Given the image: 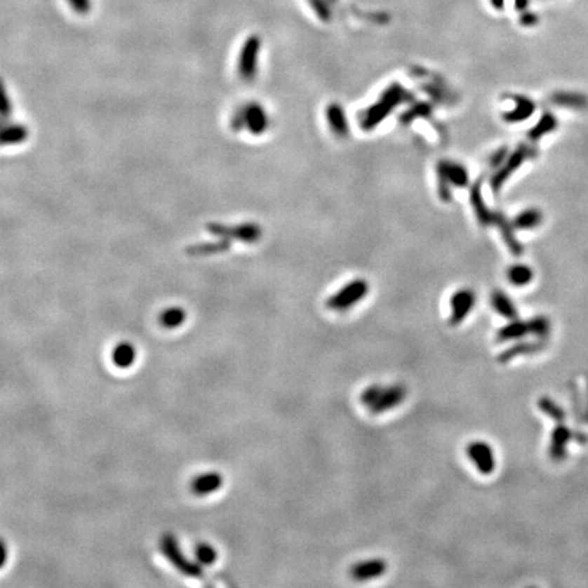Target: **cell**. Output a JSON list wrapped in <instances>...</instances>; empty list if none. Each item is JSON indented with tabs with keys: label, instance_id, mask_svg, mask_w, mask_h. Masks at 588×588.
<instances>
[{
	"label": "cell",
	"instance_id": "obj_1",
	"mask_svg": "<svg viewBox=\"0 0 588 588\" xmlns=\"http://www.w3.org/2000/svg\"><path fill=\"white\" fill-rule=\"evenodd\" d=\"M411 101V93L399 82H394L385 88L377 101L365 108L360 116V124L365 131L375 130L399 105Z\"/></svg>",
	"mask_w": 588,
	"mask_h": 588
},
{
	"label": "cell",
	"instance_id": "obj_2",
	"mask_svg": "<svg viewBox=\"0 0 588 588\" xmlns=\"http://www.w3.org/2000/svg\"><path fill=\"white\" fill-rule=\"evenodd\" d=\"M437 179H439V195L444 202L451 201V187L465 188L470 184L469 171L460 162L443 159L437 163Z\"/></svg>",
	"mask_w": 588,
	"mask_h": 588
},
{
	"label": "cell",
	"instance_id": "obj_3",
	"mask_svg": "<svg viewBox=\"0 0 588 588\" xmlns=\"http://www.w3.org/2000/svg\"><path fill=\"white\" fill-rule=\"evenodd\" d=\"M159 549H161V553L168 559V561L182 575L194 577V579L203 577V566H201L196 560L191 561L182 554L179 541L175 535L169 533L163 534L159 540Z\"/></svg>",
	"mask_w": 588,
	"mask_h": 588
},
{
	"label": "cell",
	"instance_id": "obj_4",
	"mask_svg": "<svg viewBox=\"0 0 588 588\" xmlns=\"http://www.w3.org/2000/svg\"><path fill=\"white\" fill-rule=\"evenodd\" d=\"M368 293H369L368 281L357 278L347 282L345 286L340 288L338 292L333 294L326 301V307L335 312H345L347 309H352L356 304L361 302Z\"/></svg>",
	"mask_w": 588,
	"mask_h": 588
},
{
	"label": "cell",
	"instance_id": "obj_5",
	"mask_svg": "<svg viewBox=\"0 0 588 588\" xmlns=\"http://www.w3.org/2000/svg\"><path fill=\"white\" fill-rule=\"evenodd\" d=\"M538 154V150L534 146L530 145H521L508 159L504 161V163L497 168V172L490 179V187L495 192H498L505 181L508 180L521 165L527 159H535Z\"/></svg>",
	"mask_w": 588,
	"mask_h": 588
},
{
	"label": "cell",
	"instance_id": "obj_6",
	"mask_svg": "<svg viewBox=\"0 0 588 588\" xmlns=\"http://www.w3.org/2000/svg\"><path fill=\"white\" fill-rule=\"evenodd\" d=\"M206 229L220 237V239H225V240H237L241 243H247V244H253L258 243L260 240V237L263 236V230L262 227H259L255 222H246V224H240V225H233V227H227L224 224H217V222H211L208 224Z\"/></svg>",
	"mask_w": 588,
	"mask_h": 588
},
{
	"label": "cell",
	"instance_id": "obj_7",
	"mask_svg": "<svg viewBox=\"0 0 588 588\" xmlns=\"http://www.w3.org/2000/svg\"><path fill=\"white\" fill-rule=\"evenodd\" d=\"M262 41L258 36H249L241 46L237 60V72L239 76L244 82L255 81L258 75V65H259V52H260Z\"/></svg>",
	"mask_w": 588,
	"mask_h": 588
},
{
	"label": "cell",
	"instance_id": "obj_8",
	"mask_svg": "<svg viewBox=\"0 0 588 588\" xmlns=\"http://www.w3.org/2000/svg\"><path fill=\"white\" fill-rule=\"evenodd\" d=\"M570 441H577L580 444H586L588 436L583 432L569 429L564 424H559L550 436V446H549V456L553 462H563L568 453V444Z\"/></svg>",
	"mask_w": 588,
	"mask_h": 588
},
{
	"label": "cell",
	"instance_id": "obj_9",
	"mask_svg": "<svg viewBox=\"0 0 588 588\" xmlns=\"http://www.w3.org/2000/svg\"><path fill=\"white\" fill-rule=\"evenodd\" d=\"M466 453L479 474L492 475L495 473L496 455L490 444L482 440H475L466 447Z\"/></svg>",
	"mask_w": 588,
	"mask_h": 588
},
{
	"label": "cell",
	"instance_id": "obj_10",
	"mask_svg": "<svg viewBox=\"0 0 588 588\" xmlns=\"http://www.w3.org/2000/svg\"><path fill=\"white\" fill-rule=\"evenodd\" d=\"M408 396V388L402 385H383L377 399L368 408L373 415L383 414L392 408H396Z\"/></svg>",
	"mask_w": 588,
	"mask_h": 588
},
{
	"label": "cell",
	"instance_id": "obj_11",
	"mask_svg": "<svg viewBox=\"0 0 588 588\" xmlns=\"http://www.w3.org/2000/svg\"><path fill=\"white\" fill-rule=\"evenodd\" d=\"M241 108L244 116V128L252 135H263L270 127V117L265 107L253 101Z\"/></svg>",
	"mask_w": 588,
	"mask_h": 588
},
{
	"label": "cell",
	"instance_id": "obj_12",
	"mask_svg": "<svg viewBox=\"0 0 588 588\" xmlns=\"http://www.w3.org/2000/svg\"><path fill=\"white\" fill-rule=\"evenodd\" d=\"M476 302V295L474 290L472 289H459L453 293L451 297V315H450V324L451 326H459L466 320V317L472 314L474 309Z\"/></svg>",
	"mask_w": 588,
	"mask_h": 588
},
{
	"label": "cell",
	"instance_id": "obj_13",
	"mask_svg": "<svg viewBox=\"0 0 588 588\" xmlns=\"http://www.w3.org/2000/svg\"><path fill=\"white\" fill-rule=\"evenodd\" d=\"M388 569V564L383 559H369L356 563L350 568V576L356 582H369L382 577Z\"/></svg>",
	"mask_w": 588,
	"mask_h": 588
},
{
	"label": "cell",
	"instance_id": "obj_14",
	"mask_svg": "<svg viewBox=\"0 0 588 588\" xmlns=\"http://www.w3.org/2000/svg\"><path fill=\"white\" fill-rule=\"evenodd\" d=\"M470 202L474 208L475 217L482 227L496 224L498 213L488 208V206L485 203V199L482 195V181H475L474 185H472Z\"/></svg>",
	"mask_w": 588,
	"mask_h": 588
},
{
	"label": "cell",
	"instance_id": "obj_15",
	"mask_svg": "<svg viewBox=\"0 0 588 588\" xmlns=\"http://www.w3.org/2000/svg\"><path fill=\"white\" fill-rule=\"evenodd\" d=\"M326 121L328 124L330 131L337 138H347L350 134V126L347 121V116L345 108L338 102H331L326 107Z\"/></svg>",
	"mask_w": 588,
	"mask_h": 588
},
{
	"label": "cell",
	"instance_id": "obj_16",
	"mask_svg": "<svg viewBox=\"0 0 588 588\" xmlns=\"http://www.w3.org/2000/svg\"><path fill=\"white\" fill-rule=\"evenodd\" d=\"M224 485V476L218 472H207L203 474L195 476L191 482V492L198 496L204 497L218 492Z\"/></svg>",
	"mask_w": 588,
	"mask_h": 588
},
{
	"label": "cell",
	"instance_id": "obj_17",
	"mask_svg": "<svg viewBox=\"0 0 588 588\" xmlns=\"http://www.w3.org/2000/svg\"><path fill=\"white\" fill-rule=\"evenodd\" d=\"M546 347V342L544 340H523V342H518L516 345L505 349L504 352H501L498 354L497 362L500 363H508V362L515 360L516 357L521 356H528V354H535L538 352H542L543 349Z\"/></svg>",
	"mask_w": 588,
	"mask_h": 588
},
{
	"label": "cell",
	"instance_id": "obj_18",
	"mask_svg": "<svg viewBox=\"0 0 588 588\" xmlns=\"http://www.w3.org/2000/svg\"><path fill=\"white\" fill-rule=\"evenodd\" d=\"M550 102L563 108L584 111L588 108V97L576 91H557L552 94Z\"/></svg>",
	"mask_w": 588,
	"mask_h": 588
},
{
	"label": "cell",
	"instance_id": "obj_19",
	"mask_svg": "<svg viewBox=\"0 0 588 588\" xmlns=\"http://www.w3.org/2000/svg\"><path fill=\"white\" fill-rule=\"evenodd\" d=\"M512 100L515 101V108L509 112L502 114L504 120L507 123H521L531 117V114L535 112V104L533 100L524 95H514Z\"/></svg>",
	"mask_w": 588,
	"mask_h": 588
},
{
	"label": "cell",
	"instance_id": "obj_20",
	"mask_svg": "<svg viewBox=\"0 0 588 588\" xmlns=\"http://www.w3.org/2000/svg\"><path fill=\"white\" fill-rule=\"evenodd\" d=\"M527 335H531L530 333V324L528 321H523L519 319L509 320L508 324L501 327L496 334L497 342H511V340H519Z\"/></svg>",
	"mask_w": 588,
	"mask_h": 588
},
{
	"label": "cell",
	"instance_id": "obj_21",
	"mask_svg": "<svg viewBox=\"0 0 588 588\" xmlns=\"http://www.w3.org/2000/svg\"><path fill=\"white\" fill-rule=\"evenodd\" d=\"M29 136V130L22 124H3L0 127V146L21 145Z\"/></svg>",
	"mask_w": 588,
	"mask_h": 588
},
{
	"label": "cell",
	"instance_id": "obj_22",
	"mask_svg": "<svg viewBox=\"0 0 588 588\" xmlns=\"http://www.w3.org/2000/svg\"><path fill=\"white\" fill-rule=\"evenodd\" d=\"M136 360L135 346L131 342H120L114 346L112 361L120 369H127L134 365Z\"/></svg>",
	"mask_w": 588,
	"mask_h": 588
},
{
	"label": "cell",
	"instance_id": "obj_23",
	"mask_svg": "<svg viewBox=\"0 0 588 588\" xmlns=\"http://www.w3.org/2000/svg\"><path fill=\"white\" fill-rule=\"evenodd\" d=\"M490 302L493 309L497 312L500 316L505 317L508 320L518 319V309L514 304V301L501 290H495L490 295Z\"/></svg>",
	"mask_w": 588,
	"mask_h": 588
},
{
	"label": "cell",
	"instance_id": "obj_24",
	"mask_svg": "<svg viewBox=\"0 0 588 588\" xmlns=\"http://www.w3.org/2000/svg\"><path fill=\"white\" fill-rule=\"evenodd\" d=\"M500 227V232L502 234V239L507 244V247L511 250V253H514L515 256H519L523 253V246L516 240L515 233H514V225L508 222V220L502 215V214H497V220L496 224Z\"/></svg>",
	"mask_w": 588,
	"mask_h": 588
},
{
	"label": "cell",
	"instance_id": "obj_25",
	"mask_svg": "<svg viewBox=\"0 0 588 588\" xmlns=\"http://www.w3.org/2000/svg\"><path fill=\"white\" fill-rule=\"evenodd\" d=\"M559 126L557 117L550 112H544L541 116V119L538 120V123L528 131V138L531 142H537L540 140L542 136L550 134L552 131H554Z\"/></svg>",
	"mask_w": 588,
	"mask_h": 588
},
{
	"label": "cell",
	"instance_id": "obj_26",
	"mask_svg": "<svg viewBox=\"0 0 588 588\" xmlns=\"http://www.w3.org/2000/svg\"><path fill=\"white\" fill-rule=\"evenodd\" d=\"M542 222V213L538 208H527L519 213L514 221L512 225L515 229L519 230H530L534 227H540Z\"/></svg>",
	"mask_w": 588,
	"mask_h": 588
},
{
	"label": "cell",
	"instance_id": "obj_27",
	"mask_svg": "<svg viewBox=\"0 0 588 588\" xmlns=\"http://www.w3.org/2000/svg\"><path fill=\"white\" fill-rule=\"evenodd\" d=\"M230 248V243L229 240L221 239L218 241L214 243H202V244H195L185 249L188 255L191 256H206V255H215V253H222L227 249Z\"/></svg>",
	"mask_w": 588,
	"mask_h": 588
},
{
	"label": "cell",
	"instance_id": "obj_28",
	"mask_svg": "<svg viewBox=\"0 0 588 588\" xmlns=\"http://www.w3.org/2000/svg\"><path fill=\"white\" fill-rule=\"evenodd\" d=\"M159 324L168 330L180 327L187 320V312L180 307H171L159 314Z\"/></svg>",
	"mask_w": 588,
	"mask_h": 588
},
{
	"label": "cell",
	"instance_id": "obj_29",
	"mask_svg": "<svg viewBox=\"0 0 588 588\" xmlns=\"http://www.w3.org/2000/svg\"><path fill=\"white\" fill-rule=\"evenodd\" d=\"M507 278L511 285L521 288V286L528 285L533 281L534 272L526 265H515L508 269Z\"/></svg>",
	"mask_w": 588,
	"mask_h": 588
},
{
	"label": "cell",
	"instance_id": "obj_30",
	"mask_svg": "<svg viewBox=\"0 0 588 588\" xmlns=\"http://www.w3.org/2000/svg\"><path fill=\"white\" fill-rule=\"evenodd\" d=\"M538 408L542 411L546 417H549L550 420H553L557 424H563L566 421V410L561 408L559 403H556L553 399H550L549 396L540 398Z\"/></svg>",
	"mask_w": 588,
	"mask_h": 588
},
{
	"label": "cell",
	"instance_id": "obj_31",
	"mask_svg": "<svg viewBox=\"0 0 588 588\" xmlns=\"http://www.w3.org/2000/svg\"><path fill=\"white\" fill-rule=\"evenodd\" d=\"M218 559V553L210 543H199L195 547V560L202 566H213Z\"/></svg>",
	"mask_w": 588,
	"mask_h": 588
},
{
	"label": "cell",
	"instance_id": "obj_32",
	"mask_svg": "<svg viewBox=\"0 0 588 588\" xmlns=\"http://www.w3.org/2000/svg\"><path fill=\"white\" fill-rule=\"evenodd\" d=\"M528 324L531 335H534L537 340H547L552 330V324L547 317L542 315L533 317L531 320H528Z\"/></svg>",
	"mask_w": 588,
	"mask_h": 588
},
{
	"label": "cell",
	"instance_id": "obj_33",
	"mask_svg": "<svg viewBox=\"0 0 588 588\" xmlns=\"http://www.w3.org/2000/svg\"><path fill=\"white\" fill-rule=\"evenodd\" d=\"M13 114V104L8 98L4 81L0 78V117L7 120Z\"/></svg>",
	"mask_w": 588,
	"mask_h": 588
},
{
	"label": "cell",
	"instance_id": "obj_34",
	"mask_svg": "<svg viewBox=\"0 0 588 588\" xmlns=\"http://www.w3.org/2000/svg\"><path fill=\"white\" fill-rule=\"evenodd\" d=\"M72 11L78 15H88L91 10V0H67Z\"/></svg>",
	"mask_w": 588,
	"mask_h": 588
},
{
	"label": "cell",
	"instance_id": "obj_35",
	"mask_svg": "<svg viewBox=\"0 0 588 588\" xmlns=\"http://www.w3.org/2000/svg\"><path fill=\"white\" fill-rule=\"evenodd\" d=\"M507 159H508V147H505V146L500 147L490 156L489 165H492L493 168H500Z\"/></svg>",
	"mask_w": 588,
	"mask_h": 588
},
{
	"label": "cell",
	"instance_id": "obj_36",
	"mask_svg": "<svg viewBox=\"0 0 588 588\" xmlns=\"http://www.w3.org/2000/svg\"><path fill=\"white\" fill-rule=\"evenodd\" d=\"M7 559H8V549H7V544H6V542L0 538V569H1L3 566H6Z\"/></svg>",
	"mask_w": 588,
	"mask_h": 588
},
{
	"label": "cell",
	"instance_id": "obj_37",
	"mask_svg": "<svg viewBox=\"0 0 588 588\" xmlns=\"http://www.w3.org/2000/svg\"><path fill=\"white\" fill-rule=\"evenodd\" d=\"M521 23H524V25H535V23H537V17H535V15H533V14L524 15V17L521 18Z\"/></svg>",
	"mask_w": 588,
	"mask_h": 588
},
{
	"label": "cell",
	"instance_id": "obj_38",
	"mask_svg": "<svg viewBox=\"0 0 588 588\" xmlns=\"http://www.w3.org/2000/svg\"><path fill=\"white\" fill-rule=\"evenodd\" d=\"M4 121H6V120H4V119H1V117H0V127H1V126H3V124H4Z\"/></svg>",
	"mask_w": 588,
	"mask_h": 588
}]
</instances>
